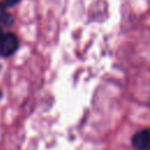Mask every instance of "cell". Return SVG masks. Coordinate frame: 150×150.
Masks as SVG:
<instances>
[{"instance_id":"obj_2","label":"cell","mask_w":150,"mask_h":150,"mask_svg":"<svg viewBox=\"0 0 150 150\" xmlns=\"http://www.w3.org/2000/svg\"><path fill=\"white\" fill-rule=\"evenodd\" d=\"M132 145L136 150H150V130H142L135 134Z\"/></svg>"},{"instance_id":"obj_3","label":"cell","mask_w":150,"mask_h":150,"mask_svg":"<svg viewBox=\"0 0 150 150\" xmlns=\"http://www.w3.org/2000/svg\"><path fill=\"white\" fill-rule=\"evenodd\" d=\"M0 22L6 26H11L13 23V18L5 11V4H0Z\"/></svg>"},{"instance_id":"obj_1","label":"cell","mask_w":150,"mask_h":150,"mask_svg":"<svg viewBox=\"0 0 150 150\" xmlns=\"http://www.w3.org/2000/svg\"><path fill=\"white\" fill-rule=\"evenodd\" d=\"M18 38L14 34L8 33L6 35H2L0 40V53L2 56H9L18 49Z\"/></svg>"},{"instance_id":"obj_4","label":"cell","mask_w":150,"mask_h":150,"mask_svg":"<svg viewBox=\"0 0 150 150\" xmlns=\"http://www.w3.org/2000/svg\"><path fill=\"white\" fill-rule=\"evenodd\" d=\"M20 0H5V4L7 5V6H13V5H15V4H18Z\"/></svg>"},{"instance_id":"obj_5","label":"cell","mask_w":150,"mask_h":150,"mask_svg":"<svg viewBox=\"0 0 150 150\" xmlns=\"http://www.w3.org/2000/svg\"><path fill=\"white\" fill-rule=\"evenodd\" d=\"M1 38H2V32H1V28H0V40H1Z\"/></svg>"}]
</instances>
